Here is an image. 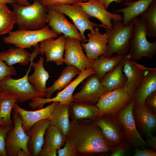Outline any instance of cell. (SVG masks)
<instances>
[{"instance_id":"7a4b0ae2","label":"cell","mask_w":156,"mask_h":156,"mask_svg":"<svg viewBox=\"0 0 156 156\" xmlns=\"http://www.w3.org/2000/svg\"><path fill=\"white\" fill-rule=\"evenodd\" d=\"M19 29L38 30L48 23V8L41 0H34L33 3L23 5L16 3L12 4Z\"/></svg>"},{"instance_id":"74e56055","label":"cell","mask_w":156,"mask_h":156,"mask_svg":"<svg viewBox=\"0 0 156 156\" xmlns=\"http://www.w3.org/2000/svg\"><path fill=\"white\" fill-rule=\"evenodd\" d=\"M16 70L13 66H8L0 60V81L9 75H16Z\"/></svg>"},{"instance_id":"6da1fadb","label":"cell","mask_w":156,"mask_h":156,"mask_svg":"<svg viewBox=\"0 0 156 156\" xmlns=\"http://www.w3.org/2000/svg\"><path fill=\"white\" fill-rule=\"evenodd\" d=\"M66 136L77 156H107L114 147L104 138L94 119L72 120Z\"/></svg>"},{"instance_id":"2e32d148","label":"cell","mask_w":156,"mask_h":156,"mask_svg":"<svg viewBox=\"0 0 156 156\" xmlns=\"http://www.w3.org/2000/svg\"><path fill=\"white\" fill-rule=\"evenodd\" d=\"M94 120L106 140L115 146L125 141L121 125L116 116L108 115L96 117Z\"/></svg>"},{"instance_id":"ab89813d","label":"cell","mask_w":156,"mask_h":156,"mask_svg":"<svg viewBox=\"0 0 156 156\" xmlns=\"http://www.w3.org/2000/svg\"><path fill=\"white\" fill-rule=\"evenodd\" d=\"M58 156H77L70 144L66 141L64 147L57 150Z\"/></svg>"},{"instance_id":"8fae6325","label":"cell","mask_w":156,"mask_h":156,"mask_svg":"<svg viewBox=\"0 0 156 156\" xmlns=\"http://www.w3.org/2000/svg\"><path fill=\"white\" fill-rule=\"evenodd\" d=\"M48 9L59 11L68 16L73 21L82 36L86 38L84 32L86 30H89L94 33L95 27L97 26L107 27L102 24H98L91 21L90 17L87 14L81 7L77 3L74 4H65L51 5L47 6Z\"/></svg>"},{"instance_id":"f546056e","label":"cell","mask_w":156,"mask_h":156,"mask_svg":"<svg viewBox=\"0 0 156 156\" xmlns=\"http://www.w3.org/2000/svg\"><path fill=\"white\" fill-rule=\"evenodd\" d=\"M123 60L111 71L107 73L101 82L108 92L124 86L126 81L122 73Z\"/></svg>"},{"instance_id":"f6af8a7d","label":"cell","mask_w":156,"mask_h":156,"mask_svg":"<svg viewBox=\"0 0 156 156\" xmlns=\"http://www.w3.org/2000/svg\"><path fill=\"white\" fill-rule=\"evenodd\" d=\"M99 1L107 9L112 2H114L117 4H119L122 3L123 0H99Z\"/></svg>"},{"instance_id":"7bdbcfd3","label":"cell","mask_w":156,"mask_h":156,"mask_svg":"<svg viewBox=\"0 0 156 156\" xmlns=\"http://www.w3.org/2000/svg\"><path fill=\"white\" fill-rule=\"evenodd\" d=\"M57 150L56 149H46L42 148L38 156H56Z\"/></svg>"},{"instance_id":"e575fe53","label":"cell","mask_w":156,"mask_h":156,"mask_svg":"<svg viewBox=\"0 0 156 156\" xmlns=\"http://www.w3.org/2000/svg\"><path fill=\"white\" fill-rule=\"evenodd\" d=\"M146 26L147 35L156 36V0L150 4L147 10L140 15Z\"/></svg>"},{"instance_id":"7402d4cb","label":"cell","mask_w":156,"mask_h":156,"mask_svg":"<svg viewBox=\"0 0 156 156\" xmlns=\"http://www.w3.org/2000/svg\"><path fill=\"white\" fill-rule=\"evenodd\" d=\"M123 61L122 71L126 78L123 87L125 91L133 97L140 86L144 72L141 71L136 66L128 54L125 56Z\"/></svg>"},{"instance_id":"484cf974","label":"cell","mask_w":156,"mask_h":156,"mask_svg":"<svg viewBox=\"0 0 156 156\" xmlns=\"http://www.w3.org/2000/svg\"><path fill=\"white\" fill-rule=\"evenodd\" d=\"M155 0H139L127 3V6L115 10L113 12L123 13L122 23L124 25L129 24L135 18L146 11L151 3Z\"/></svg>"},{"instance_id":"f907efd6","label":"cell","mask_w":156,"mask_h":156,"mask_svg":"<svg viewBox=\"0 0 156 156\" xmlns=\"http://www.w3.org/2000/svg\"><path fill=\"white\" fill-rule=\"evenodd\" d=\"M91 0H83V2H86V1H90Z\"/></svg>"},{"instance_id":"4fadbf2b","label":"cell","mask_w":156,"mask_h":156,"mask_svg":"<svg viewBox=\"0 0 156 156\" xmlns=\"http://www.w3.org/2000/svg\"><path fill=\"white\" fill-rule=\"evenodd\" d=\"M64 63L73 66L81 71L91 68L92 61L84 54L81 42L76 39L66 38Z\"/></svg>"},{"instance_id":"bcb514c9","label":"cell","mask_w":156,"mask_h":156,"mask_svg":"<svg viewBox=\"0 0 156 156\" xmlns=\"http://www.w3.org/2000/svg\"><path fill=\"white\" fill-rule=\"evenodd\" d=\"M133 63L141 71L145 72L148 70H156V68H150L145 66L141 64H138L136 62L133 61Z\"/></svg>"},{"instance_id":"f1b7e54d","label":"cell","mask_w":156,"mask_h":156,"mask_svg":"<svg viewBox=\"0 0 156 156\" xmlns=\"http://www.w3.org/2000/svg\"><path fill=\"white\" fill-rule=\"evenodd\" d=\"M81 72L75 66H67L63 69L60 76L54 82L53 84L47 88L45 93L46 98H51L55 91H61L68 85L73 79L79 75Z\"/></svg>"},{"instance_id":"8d00e7d4","label":"cell","mask_w":156,"mask_h":156,"mask_svg":"<svg viewBox=\"0 0 156 156\" xmlns=\"http://www.w3.org/2000/svg\"><path fill=\"white\" fill-rule=\"evenodd\" d=\"M14 126L0 125V156H7L5 149V139L8 132Z\"/></svg>"},{"instance_id":"603a6c76","label":"cell","mask_w":156,"mask_h":156,"mask_svg":"<svg viewBox=\"0 0 156 156\" xmlns=\"http://www.w3.org/2000/svg\"><path fill=\"white\" fill-rule=\"evenodd\" d=\"M34 59L31 57V64L34 71L32 75L28 76V80L36 92L45 94L47 82L49 77V73L44 68L43 57H40L37 62H33Z\"/></svg>"},{"instance_id":"60d3db41","label":"cell","mask_w":156,"mask_h":156,"mask_svg":"<svg viewBox=\"0 0 156 156\" xmlns=\"http://www.w3.org/2000/svg\"><path fill=\"white\" fill-rule=\"evenodd\" d=\"M144 103L153 112L156 114V90L146 97Z\"/></svg>"},{"instance_id":"d590c367","label":"cell","mask_w":156,"mask_h":156,"mask_svg":"<svg viewBox=\"0 0 156 156\" xmlns=\"http://www.w3.org/2000/svg\"><path fill=\"white\" fill-rule=\"evenodd\" d=\"M130 146L124 141L117 145L114 146L109 156H124L127 155Z\"/></svg>"},{"instance_id":"c3c4849f","label":"cell","mask_w":156,"mask_h":156,"mask_svg":"<svg viewBox=\"0 0 156 156\" xmlns=\"http://www.w3.org/2000/svg\"><path fill=\"white\" fill-rule=\"evenodd\" d=\"M16 3L23 5H27L30 4L27 0H15Z\"/></svg>"},{"instance_id":"ac0fdd59","label":"cell","mask_w":156,"mask_h":156,"mask_svg":"<svg viewBox=\"0 0 156 156\" xmlns=\"http://www.w3.org/2000/svg\"><path fill=\"white\" fill-rule=\"evenodd\" d=\"M86 14L90 17H94L99 20L102 24L110 29L113 27L111 21H121L122 17L120 14L112 13L107 11L99 0H92L77 3Z\"/></svg>"},{"instance_id":"4316f807","label":"cell","mask_w":156,"mask_h":156,"mask_svg":"<svg viewBox=\"0 0 156 156\" xmlns=\"http://www.w3.org/2000/svg\"><path fill=\"white\" fill-rule=\"evenodd\" d=\"M69 105L59 103L49 116L50 124L58 128L66 135L70 126L69 114Z\"/></svg>"},{"instance_id":"52a82bcc","label":"cell","mask_w":156,"mask_h":156,"mask_svg":"<svg viewBox=\"0 0 156 156\" xmlns=\"http://www.w3.org/2000/svg\"><path fill=\"white\" fill-rule=\"evenodd\" d=\"M31 67L30 64L26 74L20 78L14 79L11 75L3 78L0 81V90L16 96L17 103H22L36 97H45V94L36 92L28 80V76Z\"/></svg>"},{"instance_id":"1f68e13d","label":"cell","mask_w":156,"mask_h":156,"mask_svg":"<svg viewBox=\"0 0 156 156\" xmlns=\"http://www.w3.org/2000/svg\"><path fill=\"white\" fill-rule=\"evenodd\" d=\"M31 54L25 49L12 47L0 53V60L5 62L8 66L17 63L22 66L30 61Z\"/></svg>"},{"instance_id":"8992f818","label":"cell","mask_w":156,"mask_h":156,"mask_svg":"<svg viewBox=\"0 0 156 156\" xmlns=\"http://www.w3.org/2000/svg\"><path fill=\"white\" fill-rule=\"evenodd\" d=\"M134 105L132 100L116 114V118L120 124L125 141L130 146L135 148L143 149L149 146L143 140L135 125L132 113Z\"/></svg>"},{"instance_id":"d4e9b609","label":"cell","mask_w":156,"mask_h":156,"mask_svg":"<svg viewBox=\"0 0 156 156\" xmlns=\"http://www.w3.org/2000/svg\"><path fill=\"white\" fill-rule=\"evenodd\" d=\"M98 111L96 104L91 103L73 102L69 105V116L72 120L94 119Z\"/></svg>"},{"instance_id":"b9f144b4","label":"cell","mask_w":156,"mask_h":156,"mask_svg":"<svg viewBox=\"0 0 156 156\" xmlns=\"http://www.w3.org/2000/svg\"><path fill=\"white\" fill-rule=\"evenodd\" d=\"M134 156H156V152L155 151L147 148L143 149L135 148Z\"/></svg>"},{"instance_id":"3957f363","label":"cell","mask_w":156,"mask_h":156,"mask_svg":"<svg viewBox=\"0 0 156 156\" xmlns=\"http://www.w3.org/2000/svg\"><path fill=\"white\" fill-rule=\"evenodd\" d=\"M111 29H106L108 36L106 51L103 55L110 57L114 53L125 55L130 48V41L133 34L134 23L133 21L129 24L124 25L121 21H113Z\"/></svg>"},{"instance_id":"9a60e30c","label":"cell","mask_w":156,"mask_h":156,"mask_svg":"<svg viewBox=\"0 0 156 156\" xmlns=\"http://www.w3.org/2000/svg\"><path fill=\"white\" fill-rule=\"evenodd\" d=\"M132 113L138 131L146 138L153 136L156 128V114L144 104L133 105Z\"/></svg>"},{"instance_id":"836d02e7","label":"cell","mask_w":156,"mask_h":156,"mask_svg":"<svg viewBox=\"0 0 156 156\" xmlns=\"http://www.w3.org/2000/svg\"><path fill=\"white\" fill-rule=\"evenodd\" d=\"M16 23V18L6 4L0 5V36L11 32Z\"/></svg>"},{"instance_id":"83f0119b","label":"cell","mask_w":156,"mask_h":156,"mask_svg":"<svg viewBox=\"0 0 156 156\" xmlns=\"http://www.w3.org/2000/svg\"><path fill=\"white\" fill-rule=\"evenodd\" d=\"M126 55H117L107 57L101 55L92 61L91 67L95 70L101 81L105 75L114 69L124 59Z\"/></svg>"},{"instance_id":"5b68a950","label":"cell","mask_w":156,"mask_h":156,"mask_svg":"<svg viewBox=\"0 0 156 156\" xmlns=\"http://www.w3.org/2000/svg\"><path fill=\"white\" fill-rule=\"evenodd\" d=\"M58 35L48 26L38 30L19 29L11 31L3 38L5 43L13 44L16 47L23 49L35 47L38 43L50 38H55Z\"/></svg>"},{"instance_id":"4dcf8cb0","label":"cell","mask_w":156,"mask_h":156,"mask_svg":"<svg viewBox=\"0 0 156 156\" xmlns=\"http://www.w3.org/2000/svg\"><path fill=\"white\" fill-rule=\"evenodd\" d=\"M17 97L0 90V125L7 126L13 125L11 114Z\"/></svg>"},{"instance_id":"30bf717a","label":"cell","mask_w":156,"mask_h":156,"mask_svg":"<svg viewBox=\"0 0 156 156\" xmlns=\"http://www.w3.org/2000/svg\"><path fill=\"white\" fill-rule=\"evenodd\" d=\"M96 73V71L92 68L82 71L75 79L60 91L54 97L46 99L36 97L31 100L29 105L33 109L37 107L39 109L42 108L45 103L54 101L69 105L74 101L73 93L77 86L88 77Z\"/></svg>"},{"instance_id":"e0dca14e","label":"cell","mask_w":156,"mask_h":156,"mask_svg":"<svg viewBox=\"0 0 156 156\" xmlns=\"http://www.w3.org/2000/svg\"><path fill=\"white\" fill-rule=\"evenodd\" d=\"M66 38L62 35L56 39L50 38L40 42V53L44 54L47 62L55 63L57 66L64 64V54Z\"/></svg>"},{"instance_id":"277c9868","label":"cell","mask_w":156,"mask_h":156,"mask_svg":"<svg viewBox=\"0 0 156 156\" xmlns=\"http://www.w3.org/2000/svg\"><path fill=\"white\" fill-rule=\"evenodd\" d=\"M133 21L134 25V31L130 41L129 53L128 54L133 61L143 57L151 59L156 53V41L150 42L147 40L146 26L141 17H137Z\"/></svg>"},{"instance_id":"7dc6e473","label":"cell","mask_w":156,"mask_h":156,"mask_svg":"<svg viewBox=\"0 0 156 156\" xmlns=\"http://www.w3.org/2000/svg\"><path fill=\"white\" fill-rule=\"evenodd\" d=\"M17 156H31V155L21 149H19L17 152Z\"/></svg>"},{"instance_id":"5bb4252c","label":"cell","mask_w":156,"mask_h":156,"mask_svg":"<svg viewBox=\"0 0 156 156\" xmlns=\"http://www.w3.org/2000/svg\"><path fill=\"white\" fill-rule=\"evenodd\" d=\"M80 90L73 95L75 102H88L95 104L107 91L101 84L96 73L86 79Z\"/></svg>"},{"instance_id":"f35d334b","label":"cell","mask_w":156,"mask_h":156,"mask_svg":"<svg viewBox=\"0 0 156 156\" xmlns=\"http://www.w3.org/2000/svg\"><path fill=\"white\" fill-rule=\"evenodd\" d=\"M45 5L74 4L83 2V0H41Z\"/></svg>"},{"instance_id":"ee69618b","label":"cell","mask_w":156,"mask_h":156,"mask_svg":"<svg viewBox=\"0 0 156 156\" xmlns=\"http://www.w3.org/2000/svg\"><path fill=\"white\" fill-rule=\"evenodd\" d=\"M149 146L151 147L154 151L156 150V137L153 136L147 138L146 141Z\"/></svg>"},{"instance_id":"ba28073f","label":"cell","mask_w":156,"mask_h":156,"mask_svg":"<svg viewBox=\"0 0 156 156\" xmlns=\"http://www.w3.org/2000/svg\"><path fill=\"white\" fill-rule=\"evenodd\" d=\"M132 99L123 87L107 92L99 98L96 104L98 111L95 117L108 115L116 116Z\"/></svg>"},{"instance_id":"7c38bea8","label":"cell","mask_w":156,"mask_h":156,"mask_svg":"<svg viewBox=\"0 0 156 156\" xmlns=\"http://www.w3.org/2000/svg\"><path fill=\"white\" fill-rule=\"evenodd\" d=\"M64 15L59 11L48 9V23L51 29L58 35L63 34L66 38L76 39L83 43L87 42L86 38L82 36L74 24L68 21Z\"/></svg>"},{"instance_id":"681fc988","label":"cell","mask_w":156,"mask_h":156,"mask_svg":"<svg viewBox=\"0 0 156 156\" xmlns=\"http://www.w3.org/2000/svg\"><path fill=\"white\" fill-rule=\"evenodd\" d=\"M16 3L15 0H0V5L3 3L11 4Z\"/></svg>"},{"instance_id":"d6a6232c","label":"cell","mask_w":156,"mask_h":156,"mask_svg":"<svg viewBox=\"0 0 156 156\" xmlns=\"http://www.w3.org/2000/svg\"><path fill=\"white\" fill-rule=\"evenodd\" d=\"M42 148L59 149L65 144L66 135L55 126L50 124L46 129Z\"/></svg>"},{"instance_id":"9c48e42d","label":"cell","mask_w":156,"mask_h":156,"mask_svg":"<svg viewBox=\"0 0 156 156\" xmlns=\"http://www.w3.org/2000/svg\"><path fill=\"white\" fill-rule=\"evenodd\" d=\"M12 120L14 127L7 133L5 139V149L7 156H17L18 150L21 149L29 154L27 144L29 137L22 127V120L21 115L14 111Z\"/></svg>"},{"instance_id":"d6986e66","label":"cell","mask_w":156,"mask_h":156,"mask_svg":"<svg viewBox=\"0 0 156 156\" xmlns=\"http://www.w3.org/2000/svg\"><path fill=\"white\" fill-rule=\"evenodd\" d=\"M87 42L81 43L86 53L87 57L91 61L98 58L106 52L107 47L108 36L106 33L101 34L99 28H95L94 33L90 32L87 34Z\"/></svg>"},{"instance_id":"ffe728a7","label":"cell","mask_w":156,"mask_h":156,"mask_svg":"<svg viewBox=\"0 0 156 156\" xmlns=\"http://www.w3.org/2000/svg\"><path fill=\"white\" fill-rule=\"evenodd\" d=\"M59 103L57 102H53L51 104L44 108L36 111H30L21 107L16 103L13 109L14 111L21 115L22 120V127L26 133L35 123L42 119L49 118Z\"/></svg>"},{"instance_id":"44dd1931","label":"cell","mask_w":156,"mask_h":156,"mask_svg":"<svg viewBox=\"0 0 156 156\" xmlns=\"http://www.w3.org/2000/svg\"><path fill=\"white\" fill-rule=\"evenodd\" d=\"M50 124L49 118L42 119L34 124L26 133L29 137L27 149L31 156H38L43 144L46 130Z\"/></svg>"},{"instance_id":"cb8c5ba5","label":"cell","mask_w":156,"mask_h":156,"mask_svg":"<svg viewBox=\"0 0 156 156\" xmlns=\"http://www.w3.org/2000/svg\"><path fill=\"white\" fill-rule=\"evenodd\" d=\"M156 90V70L144 72L140 84L132 97L134 104H144L147 96Z\"/></svg>"}]
</instances>
